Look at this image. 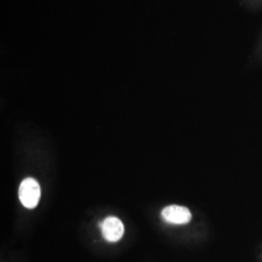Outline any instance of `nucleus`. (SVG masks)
<instances>
[{
  "label": "nucleus",
  "mask_w": 262,
  "mask_h": 262,
  "mask_svg": "<svg viewBox=\"0 0 262 262\" xmlns=\"http://www.w3.org/2000/svg\"><path fill=\"white\" fill-rule=\"evenodd\" d=\"M41 197V187L35 179H25L19 187V198L21 204L28 209L37 206Z\"/></svg>",
  "instance_id": "nucleus-1"
},
{
  "label": "nucleus",
  "mask_w": 262,
  "mask_h": 262,
  "mask_svg": "<svg viewBox=\"0 0 262 262\" xmlns=\"http://www.w3.org/2000/svg\"><path fill=\"white\" fill-rule=\"evenodd\" d=\"M161 215L165 222L173 225H186L191 220V213L187 207L170 205L165 207Z\"/></svg>",
  "instance_id": "nucleus-3"
},
{
  "label": "nucleus",
  "mask_w": 262,
  "mask_h": 262,
  "mask_svg": "<svg viewBox=\"0 0 262 262\" xmlns=\"http://www.w3.org/2000/svg\"><path fill=\"white\" fill-rule=\"evenodd\" d=\"M99 227L102 230L104 239L110 243L120 241L124 233V226L122 221L116 216L106 217L99 224Z\"/></svg>",
  "instance_id": "nucleus-2"
}]
</instances>
